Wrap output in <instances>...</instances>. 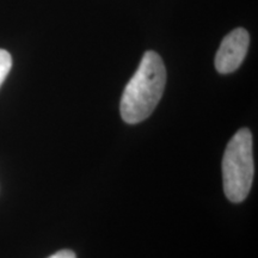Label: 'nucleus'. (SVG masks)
I'll return each instance as SVG.
<instances>
[{
  "label": "nucleus",
  "instance_id": "1",
  "mask_svg": "<svg viewBox=\"0 0 258 258\" xmlns=\"http://www.w3.org/2000/svg\"><path fill=\"white\" fill-rule=\"evenodd\" d=\"M166 85V69L159 54L148 50L125 86L120 111L124 122L135 124L146 120L159 103Z\"/></svg>",
  "mask_w": 258,
  "mask_h": 258
},
{
  "label": "nucleus",
  "instance_id": "2",
  "mask_svg": "<svg viewBox=\"0 0 258 258\" xmlns=\"http://www.w3.org/2000/svg\"><path fill=\"white\" fill-rule=\"evenodd\" d=\"M254 173L252 135L241 128L228 143L222 158L224 191L233 203H239L249 195Z\"/></svg>",
  "mask_w": 258,
  "mask_h": 258
},
{
  "label": "nucleus",
  "instance_id": "3",
  "mask_svg": "<svg viewBox=\"0 0 258 258\" xmlns=\"http://www.w3.org/2000/svg\"><path fill=\"white\" fill-rule=\"evenodd\" d=\"M250 44V35L245 29L238 28L222 40L215 55V69L219 73L228 74L240 67L246 56Z\"/></svg>",
  "mask_w": 258,
  "mask_h": 258
},
{
  "label": "nucleus",
  "instance_id": "4",
  "mask_svg": "<svg viewBox=\"0 0 258 258\" xmlns=\"http://www.w3.org/2000/svg\"><path fill=\"white\" fill-rule=\"evenodd\" d=\"M12 67V57L9 51L0 49V86L4 83V80Z\"/></svg>",
  "mask_w": 258,
  "mask_h": 258
},
{
  "label": "nucleus",
  "instance_id": "5",
  "mask_svg": "<svg viewBox=\"0 0 258 258\" xmlns=\"http://www.w3.org/2000/svg\"><path fill=\"white\" fill-rule=\"evenodd\" d=\"M48 258H77L76 254L72 251L70 250H61V251H57L56 253L51 254L50 257Z\"/></svg>",
  "mask_w": 258,
  "mask_h": 258
}]
</instances>
